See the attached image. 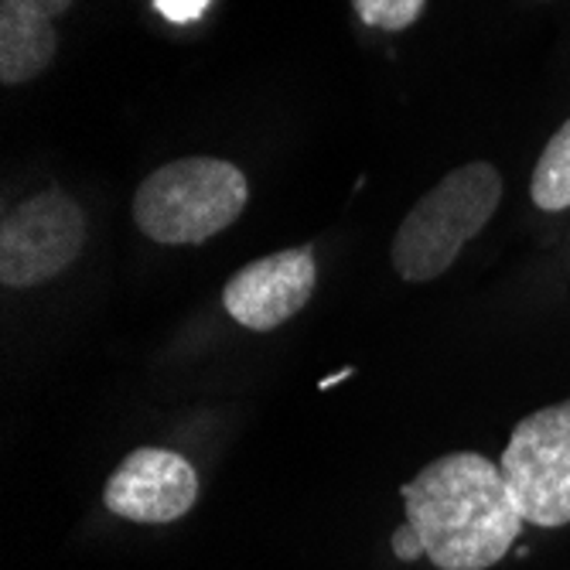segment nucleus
I'll list each match as a JSON object with an SVG mask.
<instances>
[{"instance_id": "obj_9", "label": "nucleus", "mask_w": 570, "mask_h": 570, "mask_svg": "<svg viewBox=\"0 0 570 570\" xmlns=\"http://www.w3.org/2000/svg\"><path fill=\"white\" fill-rule=\"evenodd\" d=\"M530 198L543 213L570 209V120L543 147L530 178Z\"/></svg>"}, {"instance_id": "obj_10", "label": "nucleus", "mask_w": 570, "mask_h": 570, "mask_svg": "<svg viewBox=\"0 0 570 570\" xmlns=\"http://www.w3.org/2000/svg\"><path fill=\"white\" fill-rule=\"evenodd\" d=\"M428 0H352L355 14L370 28L380 31H403L421 18Z\"/></svg>"}, {"instance_id": "obj_7", "label": "nucleus", "mask_w": 570, "mask_h": 570, "mask_svg": "<svg viewBox=\"0 0 570 570\" xmlns=\"http://www.w3.org/2000/svg\"><path fill=\"white\" fill-rule=\"evenodd\" d=\"M198 499V475L191 461L165 448H137L110 475L102 502L130 523L165 527L191 512Z\"/></svg>"}, {"instance_id": "obj_1", "label": "nucleus", "mask_w": 570, "mask_h": 570, "mask_svg": "<svg viewBox=\"0 0 570 570\" xmlns=\"http://www.w3.org/2000/svg\"><path fill=\"white\" fill-rule=\"evenodd\" d=\"M406 523L421 533L424 550L441 570H489L523 533L502 469L485 454L454 451L431 461L400 489Z\"/></svg>"}, {"instance_id": "obj_6", "label": "nucleus", "mask_w": 570, "mask_h": 570, "mask_svg": "<svg viewBox=\"0 0 570 570\" xmlns=\"http://www.w3.org/2000/svg\"><path fill=\"white\" fill-rule=\"evenodd\" d=\"M318 284V264L311 246L281 249L239 267L226 287V315L249 332H274L311 301Z\"/></svg>"}, {"instance_id": "obj_5", "label": "nucleus", "mask_w": 570, "mask_h": 570, "mask_svg": "<svg viewBox=\"0 0 570 570\" xmlns=\"http://www.w3.org/2000/svg\"><path fill=\"white\" fill-rule=\"evenodd\" d=\"M86 243V216L59 188L31 195L0 223V281L38 287L72 267Z\"/></svg>"}, {"instance_id": "obj_4", "label": "nucleus", "mask_w": 570, "mask_h": 570, "mask_svg": "<svg viewBox=\"0 0 570 570\" xmlns=\"http://www.w3.org/2000/svg\"><path fill=\"white\" fill-rule=\"evenodd\" d=\"M502 479L527 523L557 530L570 523V400L543 406L512 428Z\"/></svg>"}, {"instance_id": "obj_8", "label": "nucleus", "mask_w": 570, "mask_h": 570, "mask_svg": "<svg viewBox=\"0 0 570 570\" xmlns=\"http://www.w3.org/2000/svg\"><path fill=\"white\" fill-rule=\"evenodd\" d=\"M76 0H0V82L21 86L41 76L59 51L56 18Z\"/></svg>"}, {"instance_id": "obj_2", "label": "nucleus", "mask_w": 570, "mask_h": 570, "mask_svg": "<svg viewBox=\"0 0 570 570\" xmlns=\"http://www.w3.org/2000/svg\"><path fill=\"white\" fill-rule=\"evenodd\" d=\"M502 202V175L489 161L461 165L444 175L400 223L390 261L406 284L438 281L475 239Z\"/></svg>"}, {"instance_id": "obj_12", "label": "nucleus", "mask_w": 570, "mask_h": 570, "mask_svg": "<svg viewBox=\"0 0 570 570\" xmlns=\"http://www.w3.org/2000/svg\"><path fill=\"white\" fill-rule=\"evenodd\" d=\"M390 547H393V553H396V560H421V557H428V550H424V540H421V533L413 530L410 523L406 527H400L396 533H393V540H390Z\"/></svg>"}, {"instance_id": "obj_3", "label": "nucleus", "mask_w": 570, "mask_h": 570, "mask_svg": "<svg viewBox=\"0 0 570 570\" xmlns=\"http://www.w3.org/2000/svg\"><path fill=\"white\" fill-rule=\"evenodd\" d=\"M249 198L246 175L223 158H181L147 175L134 195L144 236L168 246H195L229 229Z\"/></svg>"}, {"instance_id": "obj_11", "label": "nucleus", "mask_w": 570, "mask_h": 570, "mask_svg": "<svg viewBox=\"0 0 570 570\" xmlns=\"http://www.w3.org/2000/svg\"><path fill=\"white\" fill-rule=\"evenodd\" d=\"M213 0H154V8H158L168 21L175 24H185V21H198L205 14Z\"/></svg>"}, {"instance_id": "obj_13", "label": "nucleus", "mask_w": 570, "mask_h": 570, "mask_svg": "<svg viewBox=\"0 0 570 570\" xmlns=\"http://www.w3.org/2000/svg\"><path fill=\"white\" fill-rule=\"evenodd\" d=\"M348 376H352V370H342L338 376H332V380H322V390H328V386H335L338 380H348Z\"/></svg>"}]
</instances>
